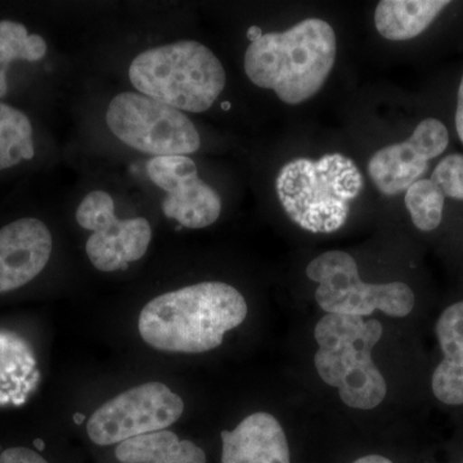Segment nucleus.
Listing matches in <instances>:
<instances>
[{
	"label": "nucleus",
	"mask_w": 463,
	"mask_h": 463,
	"mask_svg": "<svg viewBox=\"0 0 463 463\" xmlns=\"http://www.w3.org/2000/svg\"><path fill=\"white\" fill-rule=\"evenodd\" d=\"M435 332L443 361L432 373V392L441 403L463 404V301L448 307L439 317Z\"/></svg>",
	"instance_id": "nucleus-14"
},
{
	"label": "nucleus",
	"mask_w": 463,
	"mask_h": 463,
	"mask_svg": "<svg viewBox=\"0 0 463 463\" xmlns=\"http://www.w3.org/2000/svg\"><path fill=\"white\" fill-rule=\"evenodd\" d=\"M336 33L321 18H307L283 33H263L249 45L245 72L251 83L298 105L315 97L336 61Z\"/></svg>",
	"instance_id": "nucleus-2"
},
{
	"label": "nucleus",
	"mask_w": 463,
	"mask_h": 463,
	"mask_svg": "<svg viewBox=\"0 0 463 463\" xmlns=\"http://www.w3.org/2000/svg\"><path fill=\"white\" fill-rule=\"evenodd\" d=\"M129 78L143 96L190 112L212 108L227 83L219 58L206 45L194 41L143 52L134 58Z\"/></svg>",
	"instance_id": "nucleus-5"
},
{
	"label": "nucleus",
	"mask_w": 463,
	"mask_h": 463,
	"mask_svg": "<svg viewBox=\"0 0 463 463\" xmlns=\"http://www.w3.org/2000/svg\"><path fill=\"white\" fill-rule=\"evenodd\" d=\"M0 463H48L38 453L29 448H9L0 455Z\"/></svg>",
	"instance_id": "nucleus-22"
},
{
	"label": "nucleus",
	"mask_w": 463,
	"mask_h": 463,
	"mask_svg": "<svg viewBox=\"0 0 463 463\" xmlns=\"http://www.w3.org/2000/svg\"><path fill=\"white\" fill-rule=\"evenodd\" d=\"M449 134L438 118H425L407 141L379 149L368 161V174L385 196L407 191L448 147Z\"/></svg>",
	"instance_id": "nucleus-11"
},
{
	"label": "nucleus",
	"mask_w": 463,
	"mask_h": 463,
	"mask_svg": "<svg viewBox=\"0 0 463 463\" xmlns=\"http://www.w3.org/2000/svg\"><path fill=\"white\" fill-rule=\"evenodd\" d=\"M449 5L446 0H383L374 11V25L388 41H410L425 32Z\"/></svg>",
	"instance_id": "nucleus-16"
},
{
	"label": "nucleus",
	"mask_w": 463,
	"mask_h": 463,
	"mask_svg": "<svg viewBox=\"0 0 463 463\" xmlns=\"http://www.w3.org/2000/svg\"><path fill=\"white\" fill-rule=\"evenodd\" d=\"M430 179L444 197L463 201V155L444 157L435 167Z\"/></svg>",
	"instance_id": "nucleus-21"
},
{
	"label": "nucleus",
	"mask_w": 463,
	"mask_h": 463,
	"mask_svg": "<svg viewBox=\"0 0 463 463\" xmlns=\"http://www.w3.org/2000/svg\"><path fill=\"white\" fill-rule=\"evenodd\" d=\"M362 188L361 170L341 154L325 155L318 160L295 158L276 179L277 196L286 214L312 233L339 231Z\"/></svg>",
	"instance_id": "nucleus-3"
},
{
	"label": "nucleus",
	"mask_w": 463,
	"mask_h": 463,
	"mask_svg": "<svg viewBox=\"0 0 463 463\" xmlns=\"http://www.w3.org/2000/svg\"><path fill=\"white\" fill-rule=\"evenodd\" d=\"M106 121L121 142L154 157L187 156L201 146L187 116L141 93L118 94L109 102Z\"/></svg>",
	"instance_id": "nucleus-7"
},
{
	"label": "nucleus",
	"mask_w": 463,
	"mask_h": 463,
	"mask_svg": "<svg viewBox=\"0 0 463 463\" xmlns=\"http://www.w3.org/2000/svg\"><path fill=\"white\" fill-rule=\"evenodd\" d=\"M263 35V33H261L260 27L258 26H251L249 29L248 32V38L250 39V42H255L258 41L260 36Z\"/></svg>",
	"instance_id": "nucleus-25"
},
{
	"label": "nucleus",
	"mask_w": 463,
	"mask_h": 463,
	"mask_svg": "<svg viewBox=\"0 0 463 463\" xmlns=\"http://www.w3.org/2000/svg\"><path fill=\"white\" fill-rule=\"evenodd\" d=\"M75 417H76V422H78V423L83 422V420H84L83 414H81V416H80V414H76Z\"/></svg>",
	"instance_id": "nucleus-26"
},
{
	"label": "nucleus",
	"mask_w": 463,
	"mask_h": 463,
	"mask_svg": "<svg viewBox=\"0 0 463 463\" xmlns=\"http://www.w3.org/2000/svg\"><path fill=\"white\" fill-rule=\"evenodd\" d=\"M52 234L35 218L12 222L0 230V294L14 291L43 272L52 254Z\"/></svg>",
	"instance_id": "nucleus-12"
},
{
	"label": "nucleus",
	"mask_w": 463,
	"mask_h": 463,
	"mask_svg": "<svg viewBox=\"0 0 463 463\" xmlns=\"http://www.w3.org/2000/svg\"><path fill=\"white\" fill-rule=\"evenodd\" d=\"M33 444H35L36 447L41 448V449H43V448H44V444H43V441H41V440H35V443H33Z\"/></svg>",
	"instance_id": "nucleus-27"
},
{
	"label": "nucleus",
	"mask_w": 463,
	"mask_h": 463,
	"mask_svg": "<svg viewBox=\"0 0 463 463\" xmlns=\"http://www.w3.org/2000/svg\"><path fill=\"white\" fill-rule=\"evenodd\" d=\"M182 398L160 383L129 389L100 405L88 421L87 431L97 446H112L129 439L165 430L181 419Z\"/></svg>",
	"instance_id": "nucleus-8"
},
{
	"label": "nucleus",
	"mask_w": 463,
	"mask_h": 463,
	"mask_svg": "<svg viewBox=\"0 0 463 463\" xmlns=\"http://www.w3.org/2000/svg\"><path fill=\"white\" fill-rule=\"evenodd\" d=\"M222 463H291L288 438L272 414L246 417L236 429L222 431Z\"/></svg>",
	"instance_id": "nucleus-13"
},
{
	"label": "nucleus",
	"mask_w": 463,
	"mask_h": 463,
	"mask_svg": "<svg viewBox=\"0 0 463 463\" xmlns=\"http://www.w3.org/2000/svg\"><path fill=\"white\" fill-rule=\"evenodd\" d=\"M383 332L377 319L364 317L327 315L317 323V373L347 407L373 410L386 397V381L373 359Z\"/></svg>",
	"instance_id": "nucleus-4"
},
{
	"label": "nucleus",
	"mask_w": 463,
	"mask_h": 463,
	"mask_svg": "<svg viewBox=\"0 0 463 463\" xmlns=\"http://www.w3.org/2000/svg\"><path fill=\"white\" fill-rule=\"evenodd\" d=\"M444 194L431 179H420L405 191L404 203L413 224L422 232L437 230L443 219Z\"/></svg>",
	"instance_id": "nucleus-20"
},
{
	"label": "nucleus",
	"mask_w": 463,
	"mask_h": 463,
	"mask_svg": "<svg viewBox=\"0 0 463 463\" xmlns=\"http://www.w3.org/2000/svg\"><path fill=\"white\" fill-rule=\"evenodd\" d=\"M33 127L20 109L0 102V170L33 160Z\"/></svg>",
	"instance_id": "nucleus-19"
},
{
	"label": "nucleus",
	"mask_w": 463,
	"mask_h": 463,
	"mask_svg": "<svg viewBox=\"0 0 463 463\" xmlns=\"http://www.w3.org/2000/svg\"><path fill=\"white\" fill-rule=\"evenodd\" d=\"M307 276L318 283L316 300L328 315L367 317L381 310L390 317H405L414 307V294L402 282L370 285L359 279L358 267L345 251L323 252L307 267Z\"/></svg>",
	"instance_id": "nucleus-6"
},
{
	"label": "nucleus",
	"mask_w": 463,
	"mask_h": 463,
	"mask_svg": "<svg viewBox=\"0 0 463 463\" xmlns=\"http://www.w3.org/2000/svg\"><path fill=\"white\" fill-rule=\"evenodd\" d=\"M115 456L121 463H206L199 446L169 430L125 440L116 448Z\"/></svg>",
	"instance_id": "nucleus-17"
},
{
	"label": "nucleus",
	"mask_w": 463,
	"mask_h": 463,
	"mask_svg": "<svg viewBox=\"0 0 463 463\" xmlns=\"http://www.w3.org/2000/svg\"><path fill=\"white\" fill-rule=\"evenodd\" d=\"M39 380L32 345L16 332L0 328V407L25 403Z\"/></svg>",
	"instance_id": "nucleus-15"
},
{
	"label": "nucleus",
	"mask_w": 463,
	"mask_h": 463,
	"mask_svg": "<svg viewBox=\"0 0 463 463\" xmlns=\"http://www.w3.org/2000/svg\"><path fill=\"white\" fill-rule=\"evenodd\" d=\"M76 222L84 230L93 232L88 239V258L100 272L127 270L129 264L147 252L152 228L147 219L116 218L115 203L109 194L94 191L88 194L76 210Z\"/></svg>",
	"instance_id": "nucleus-9"
},
{
	"label": "nucleus",
	"mask_w": 463,
	"mask_h": 463,
	"mask_svg": "<svg viewBox=\"0 0 463 463\" xmlns=\"http://www.w3.org/2000/svg\"><path fill=\"white\" fill-rule=\"evenodd\" d=\"M353 463H394L390 461V459L386 458V457L383 456H365L362 457V458L356 459L355 462Z\"/></svg>",
	"instance_id": "nucleus-24"
},
{
	"label": "nucleus",
	"mask_w": 463,
	"mask_h": 463,
	"mask_svg": "<svg viewBox=\"0 0 463 463\" xmlns=\"http://www.w3.org/2000/svg\"><path fill=\"white\" fill-rule=\"evenodd\" d=\"M456 129L459 139L463 143V76L461 84H459L458 99H457Z\"/></svg>",
	"instance_id": "nucleus-23"
},
{
	"label": "nucleus",
	"mask_w": 463,
	"mask_h": 463,
	"mask_svg": "<svg viewBox=\"0 0 463 463\" xmlns=\"http://www.w3.org/2000/svg\"><path fill=\"white\" fill-rule=\"evenodd\" d=\"M47 53V43L41 35L29 33L23 24L0 21V99L7 94V72L14 61H41Z\"/></svg>",
	"instance_id": "nucleus-18"
},
{
	"label": "nucleus",
	"mask_w": 463,
	"mask_h": 463,
	"mask_svg": "<svg viewBox=\"0 0 463 463\" xmlns=\"http://www.w3.org/2000/svg\"><path fill=\"white\" fill-rule=\"evenodd\" d=\"M146 170L151 182L164 192L163 212L182 227L201 230L218 221L222 200L218 192L203 182L196 164L188 156L154 157Z\"/></svg>",
	"instance_id": "nucleus-10"
},
{
	"label": "nucleus",
	"mask_w": 463,
	"mask_h": 463,
	"mask_svg": "<svg viewBox=\"0 0 463 463\" xmlns=\"http://www.w3.org/2000/svg\"><path fill=\"white\" fill-rule=\"evenodd\" d=\"M248 316L239 289L203 282L166 292L149 301L139 316L142 339L161 352L199 354L216 349L225 334Z\"/></svg>",
	"instance_id": "nucleus-1"
}]
</instances>
